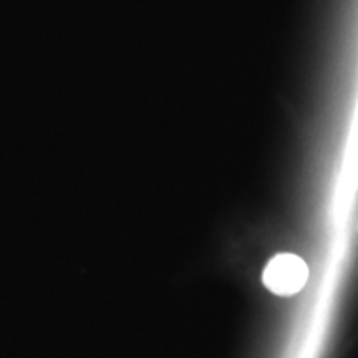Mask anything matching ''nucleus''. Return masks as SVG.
Returning a JSON list of instances; mask_svg holds the SVG:
<instances>
[{"mask_svg":"<svg viewBox=\"0 0 358 358\" xmlns=\"http://www.w3.org/2000/svg\"><path fill=\"white\" fill-rule=\"evenodd\" d=\"M308 280V266L297 254L282 252L267 262L262 282L268 292L279 297H290L306 287Z\"/></svg>","mask_w":358,"mask_h":358,"instance_id":"1","label":"nucleus"}]
</instances>
